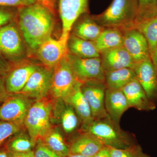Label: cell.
I'll return each instance as SVG.
<instances>
[{
    "mask_svg": "<svg viewBox=\"0 0 157 157\" xmlns=\"http://www.w3.org/2000/svg\"><path fill=\"white\" fill-rule=\"evenodd\" d=\"M17 16L21 33L30 48L37 49L51 37L54 25L53 14L41 3L18 8Z\"/></svg>",
    "mask_w": 157,
    "mask_h": 157,
    "instance_id": "6da1fadb",
    "label": "cell"
},
{
    "mask_svg": "<svg viewBox=\"0 0 157 157\" xmlns=\"http://www.w3.org/2000/svg\"><path fill=\"white\" fill-rule=\"evenodd\" d=\"M93 16L104 28H116L124 32L135 29L138 19L137 0H113L104 12Z\"/></svg>",
    "mask_w": 157,
    "mask_h": 157,
    "instance_id": "7a4b0ae2",
    "label": "cell"
},
{
    "mask_svg": "<svg viewBox=\"0 0 157 157\" xmlns=\"http://www.w3.org/2000/svg\"><path fill=\"white\" fill-rule=\"evenodd\" d=\"M84 131L92 134L104 146L110 148H126L137 144L133 134L123 130L119 124L108 116L94 120Z\"/></svg>",
    "mask_w": 157,
    "mask_h": 157,
    "instance_id": "3957f363",
    "label": "cell"
},
{
    "mask_svg": "<svg viewBox=\"0 0 157 157\" xmlns=\"http://www.w3.org/2000/svg\"><path fill=\"white\" fill-rule=\"evenodd\" d=\"M52 109L51 102L45 98L37 100L29 109L24 124L35 146L38 139L42 138L51 129Z\"/></svg>",
    "mask_w": 157,
    "mask_h": 157,
    "instance_id": "277c9868",
    "label": "cell"
},
{
    "mask_svg": "<svg viewBox=\"0 0 157 157\" xmlns=\"http://www.w3.org/2000/svg\"><path fill=\"white\" fill-rule=\"evenodd\" d=\"M68 54L53 67L51 90L55 98L64 101L82 84L77 80L73 73Z\"/></svg>",
    "mask_w": 157,
    "mask_h": 157,
    "instance_id": "5b68a950",
    "label": "cell"
},
{
    "mask_svg": "<svg viewBox=\"0 0 157 157\" xmlns=\"http://www.w3.org/2000/svg\"><path fill=\"white\" fill-rule=\"evenodd\" d=\"M0 53L11 63L18 61L23 53L20 32L14 21L0 28Z\"/></svg>",
    "mask_w": 157,
    "mask_h": 157,
    "instance_id": "8992f818",
    "label": "cell"
},
{
    "mask_svg": "<svg viewBox=\"0 0 157 157\" xmlns=\"http://www.w3.org/2000/svg\"><path fill=\"white\" fill-rule=\"evenodd\" d=\"M68 57L73 73L79 82L93 80L104 82L105 73L101 57L81 58L69 52Z\"/></svg>",
    "mask_w": 157,
    "mask_h": 157,
    "instance_id": "52a82bcc",
    "label": "cell"
},
{
    "mask_svg": "<svg viewBox=\"0 0 157 157\" xmlns=\"http://www.w3.org/2000/svg\"><path fill=\"white\" fill-rule=\"evenodd\" d=\"M28 97L11 94L0 106V121L22 126L31 105Z\"/></svg>",
    "mask_w": 157,
    "mask_h": 157,
    "instance_id": "ba28073f",
    "label": "cell"
},
{
    "mask_svg": "<svg viewBox=\"0 0 157 157\" xmlns=\"http://www.w3.org/2000/svg\"><path fill=\"white\" fill-rule=\"evenodd\" d=\"M82 92L89 104L94 120L107 117L105 107L106 87L104 82L99 80L86 81L80 86Z\"/></svg>",
    "mask_w": 157,
    "mask_h": 157,
    "instance_id": "9c48e42d",
    "label": "cell"
},
{
    "mask_svg": "<svg viewBox=\"0 0 157 157\" xmlns=\"http://www.w3.org/2000/svg\"><path fill=\"white\" fill-rule=\"evenodd\" d=\"M53 73V70L39 67L19 94L37 100L45 98L51 90Z\"/></svg>",
    "mask_w": 157,
    "mask_h": 157,
    "instance_id": "30bf717a",
    "label": "cell"
},
{
    "mask_svg": "<svg viewBox=\"0 0 157 157\" xmlns=\"http://www.w3.org/2000/svg\"><path fill=\"white\" fill-rule=\"evenodd\" d=\"M136 78L143 87L148 99L157 102V72L151 59L135 63L133 68Z\"/></svg>",
    "mask_w": 157,
    "mask_h": 157,
    "instance_id": "8fae6325",
    "label": "cell"
},
{
    "mask_svg": "<svg viewBox=\"0 0 157 157\" xmlns=\"http://www.w3.org/2000/svg\"><path fill=\"white\" fill-rule=\"evenodd\" d=\"M123 46L135 63L151 59L148 42L137 29H130L124 32Z\"/></svg>",
    "mask_w": 157,
    "mask_h": 157,
    "instance_id": "7c38bea8",
    "label": "cell"
},
{
    "mask_svg": "<svg viewBox=\"0 0 157 157\" xmlns=\"http://www.w3.org/2000/svg\"><path fill=\"white\" fill-rule=\"evenodd\" d=\"M37 50L39 59L48 67H54L69 53L67 45L51 36L43 41Z\"/></svg>",
    "mask_w": 157,
    "mask_h": 157,
    "instance_id": "4fadbf2b",
    "label": "cell"
},
{
    "mask_svg": "<svg viewBox=\"0 0 157 157\" xmlns=\"http://www.w3.org/2000/svg\"><path fill=\"white\" fill-rule=\"evenodd\" d=\"M121 90L130 108L133 107L138 110L146 111H152L155 109L156 104L147 98L136 78L125 86Z\"/></svg>",
    "mask_w": 157,
    "mask_h": 157,
    "instance_id": "5bb4252c",
    "label": "cell"
},
{
    "mask_svg": "<svg viewBox=\"0 0 157 157\" xmlns=\"http://www.w3.org/2000/svg\"><path fill=\"white\" fill-rule=\"evenodd\" d=\"M101 58L104 73L123 68L133 69L135 64L124 46L101 54Z\"/></svg>",
    "mask_w": 157,
    "mask_h": 157,
    "instance_id": "9a60e30c",
    "label": "cell"
},
{
    "mask_svg": "<svg viewBox=\"0 0 157 157\" xmlns=\"http://www.w3.org/2000/svg\"><path fill=\"white\" fill-rule=\"evenodd\" d=\"M105 107L108 116L118 124L124 113L130 108L121 90L107 88L105 93Z\"/></svg>",
    "mask_w": 157,
    "mask_h": 157,
    "instance_id": "2e32d148",
    "label": "cell"
},
{
    "mask_svg": "<svg viewBox=\"0 0 157 157\" xmlns=\"http://www.w3.org/2000/svg\"><path fill=\"white\" fill-rule=\"evenodd\" d=\"M39 67L34 65L20 66L11 69L5 77V86L9 94H19L29 78Z\"/></svg>",
    "mask_w": 157,
    "mask_h": 157,
    "instance_id": "e0dca14e",
    "label": "cell"
},
{
    "mask_svg": "<svg viewBox=\"0 0 157 157\" xmlns=\"http://www.w3.org/2000/svg\"><path fill=\"white\" fill-rule=\"evenodd\" d=\"M104 146L97 137L87 131H84L71 141L70 154L92 157Z\"/></svg>",
    "mask_w": 157,
    "mask_h": 157,
    "instance_id": "ac0fdd59",
    "label": "cell"
},
{
    "mask_svg": "<svg viewBox=\"0 0 157 157\" xmlns=\"http://www.w3.org/2000/svg\"><path fill=\"white\" fill-rule=\"evenodd\" d=\"M82 14L73 27V35L88 41L95 42L101 35L104 28L98 24L93 15Z\"/></svg>",
    "mask_w": 157,
    "mask_h": 157,
    "instance_id": "d6986e66",
    "label": "cell"
},
{
    "mask_svg": "<svg viewBox=\"0 0 157 157\" xmlns=\"http://www.w3.org/2000/svg\"><path fill=\"white\" fill-rule=\"evenodd\" d=\"M81 85L76 88L65 101L73 107L81 121L85 130L94 121V118L88 102L82 92Z\"/></svg>",
    "mask_w": 157,
    "mask_h": 157,
    "instance_id": "ffe728a7",
    "label": "cell"
},
{
    "mask_svg": "<svg viewBox=\"0 0 157 157\" xmlns=\"http://www.w3.org/2000/svg\"><path fill=\"white\" fill-rule=\"evenodd\" d=\"M67 46L69 53L78 57H101V53L96 47L94 42L82 39L73 34L70 35Z\"/></svg>",
    "mask_w": 157,
    "mask_h": 157,
    "instance_id": "44dd1931",
    "label": "cell"
},
{
    "mask_svg": "<svg viewBox=\"0 0 157 157\" xmlns=\"http://www.w3.org/2000/svg\"><path fill=\"white\" fill-rule=\"evenodd\" d=\"M94 42L101 54L107 51L123 47L124 32L116 28H104Z\"/></svg>",
    "mask_w": 157,
    "mask_h": 157,
    "instance_id": "7402d4cb",
    "label": "cell"
},
{
    "mask_svg": "<svg viewBox=\"0 0 157 157\" xmlns=\"http://www.w3.org/2000/svg\"><path fill=\"white\" fill-rule=\"evenodd\" d=\"M136 78L134 69L123 68L105 73L104 83L107 89L121 90Z\"/></svg>",
    "mask_w": 157,
    "mask_h": 157,
    "instance_id": "603a6c76",
    "label": "cell"
},
{
    "mask_svg": "<svg viewBox=\"0 0 157 157\" xmlns=\"http://www.w3.org/2000/svg\"><path fill=\"white\" fill-rule=\"evenodd\" d=\"M41 139L49 148L60 156L66 157L70 154L69 146L58 130L51 129Z\"/></svg>",
    "mask_w": 157,
    "mask_h": 157,
    "instance_id": "cb8c5ba5",
    "label": "cell"
},
{
    "mask_svg": "<svg viewBox=\"0 0 157 157\" xmlns=\"http://www.w3.org/2000/svg\"><path fill=\"white\" fill-rule=\"evenodd\" d=\"M135 29L140 31L146 38L151 56L157 44V15L138 22Z\"/></svg>",
    "mask_w": 157,
    "mask_h": 157,
    "instance_id": "d4e9b609",
    "label": "cell"
},
{
    "mask_svg": "<svg viewBox=\"0 0 157 157\" xmlns=\"http://www.w3.org/2000/svg\"><path fill=\"white\" fill-rule=\"evenodd\" d=\"M35 147L29 135L17 133L9 140L6 148L10 152H26L32 151Z\"/></svg>",
    "mask_w": 157,
    "mask_h": 157,
    "instance_id": "484cf974",
    "label": "cell"
},
{
    "mask_svg": "<svg viewBox=\"0 0 157 157\" xmlns=\"http://www.w3.org/2000/svg\"><path fill=\"white\" fill-rule=\"evenodd\" d=\"M61 112L60 120L64 131L67 134L73 133L78 126L79 117L77 113L73 107L66 102Z\"/></svg>",
    "mask_w": 157,
    "mask_h": 157,
    "instance_id": "4316f807",
    "label": "cell"
},
{
    "mask_svg": "<svg viewBox=\"0 0 157 157\" xmlns=\"http://www.w3.org/2000/svg\"><path fill=\"white\" fill-rule=\"evenodd\" d=\"M137 2L138 19L137 24L142 21L156 16L157 0H137Z\"/></svg>",
    "mask_w": 157,
    "mask_h": 157,
    "instance_id": "83f0119b",
    "label": "cell"
},
{
    "mask_svg": "<svg viewBox=\"0 0 157 157\" xmlns=\"http://www.w3.org/2000/svg\"><path fill=\"white\" fill-rule=\"evenodd\" d=\"M88 0H59V6L71 13H85L88 12Z\"/></svg>",
    "mask_w": 157,
    "mask_h": 157,
    "instance_id": "f1b7e54d",
    "label": "cell"
},
{
    "mask_svg": "<svg viewBox=\"0 0 157 157\" xmlns=\"http://www.w3.org/2000/svg\"><path fill=\"white\" fill-rule=\"evenodd\" d=\"M109 148L111 157H150L138 144L126 148Z\"/></svg>",
    "mask_w": 157,
    "mask_h": 157,
    "instance_id": "f546056e",
    "label": "cell"
},
{
    "mask_svg": "<svg viewBox=\"0 0 157 157\" xmlns=\"http://www.w3.org/2000/svg\"><path fill=\"white\" fill-rule=\"evenodd\" d=\"M21 127L18 124L0 121V147L13 135L18 133Z\"/></svg>",
    "mask_w": 157,
    "mask_h": 157,
    "instance_id": "4dcf8cb0",
    "label": "cell"
},
{
    "mask_svg": "<svg viewBox=\"0 0 157 157\" xmlns=\"http://www.w3.org/2000/svg\"><path fill=\"white\" fill-rule=\"evenodd\" d=\"M18 8L0 6V28L13 22L17 15Z\"/></svg>",
    "mask_w": 157,
    "mask_h": 157,
    "instance_id": "1f68e13d",
    "label": "cell"
},
{
    "mask_svg": "<svg viewBox=\"0 0 157 157\" xmlns=\"http://www.w3.org/2000/svg\"><path fill=\"white\" fill-rule=\"evenodd\" d=\"M34 157H62L48 147L42 139H38L35 147Z\"/></svg>",
    "mask_w": 157,
    "mask_h": 157,
    "instance_id": "d6a6232c",
    "label": "cell"
},
{
    "mask_svg": "<svg viewBox=\"0 0 157 157\" xmlns=\"http://www.w3.org/2000/svg\"><path fill=\"white\" fill-rule=\"evenodd\" d=\"M37 2V0H0V6L19 8L32 5Z\"/></svg>",
    "mask_w": 157,
    "mask_h": 157,
    "instance_id": "836d02e7",
    "label": "cell"
},
{
    "mask_svg": "<svg viewBox=\"0 0 157 157\" xmlns=\"http://www.w3.org/2000/svg\"><path fill=\"white\" fill-rule=\"evenodd\" d=\"M11 70L9 62L0 53V76L6 77Z\"/></svg>",
    "mask_w": 157,
    "mask_h": 157,
    "instance_id": "e575fe53",
    "label": "cell"
},
{
    "mask_svg": "<svg viewBox=\"0 0 157 157\" xmlns=\"http://www.w3.org/2000/svg\"><path fill=\"white\" fill-rule=\"evenodd\" d=\"M10 94L7 92L5 86V77L0 76V104H2Z\"/></svg>",
    "mask_w": 157,
    "mask_h": 157,
    "instance_id": "d590c367",
    "label": "cell"
},
{
    "mask_svg": "<svg viewBox=\"0 0 157 157\" xmlns=\"http://www.w3.org/2000/svg\"><path fill=\"white\" fill-rule=\"evenodd\" d=\"M92 157H111L110 148L108 147L104 146Z\"/></svg>",
    "mask_w": 157,
    "mask_h": 157,
    "instance_id": "8d00e7d4",
    "label": "cell"
},
{
    "mask_svg": "<svg viewBox=\"0 0 157 157\" xmlns=\"http://www.w3.org/2000/svg\"><path fill=\"white\" fill-rule=\"evenodd\" d=\"M9 152V157H34L33 151L26 152Z\"/></svg>",
    "mask_w": 157,
    "mask_h": 157,
    "instance_id": "74e56055",
    "label": "cell"
},
{
    "mask_svg": "<svg viewBox=\"0 0 157 157\" xmlns=\"http://www.w3.org/2000/svg\"><path fill=\"white\" fill-rule=\"evenodd\" d=\"M151 59L157 72V44L154 51L151 56Z\"/></svg>",
    "mask_w": 157,
    "mask_h": 157,
    "instance_id": "f35d334b",
    "label": "cell"
},
{
    "mask_svg": "<svg viewBox=\"0 0 157 157\" xmlns=\"http://www.w3.org/2000/svg\"><path fill=\"white\" fill-rule=\"evenodd\" d=\"M10 152L6 148L0 149V157H9Z\"/></svg>",
    "mask_w": 157,
    "mask_h": 157,
    "instance_id": "ab89813d",
    "label": "cell"
},
{
    "mask_svg": "<svg viewBox=\"0 0 157 157\" xmlns=\"http://www.w3.org/2000/svg\"><path fill=\"white\" fill-rule=\"evenodd\" d=\"M66 157H90L82 155L79 154H70L68 155Z\"/></svg>",
    "mask_w": 157,
    "mask_h": 157,
    "instance_id": "60d3db41",
    "label": "cell"
},
{
    "mask_svg": "<svg viewBox=\"0 0 157 157\" xmlns=\"http://www.w3.org/2000/svg\"></svg>",
    "mask_w": 157,
    "mask_h": 157,
    "instance_id": "b9f144b4",
    "label": "cell"
}]
</instances>
